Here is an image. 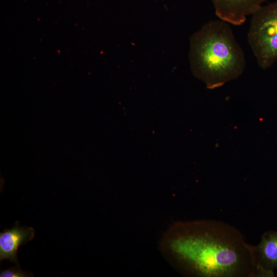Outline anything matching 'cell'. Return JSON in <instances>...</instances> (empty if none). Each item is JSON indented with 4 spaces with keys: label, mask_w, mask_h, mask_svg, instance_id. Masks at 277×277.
Instances as JSON below:
<instances>
[{
    "label": "cell",
    "mask_w": 277,
    "mask_h": 277,
    "mask_svg": "<svg viewBox=\"0 0 277 277\" xmlns=\"http://www.w3.org/2000/svg\"><path fill=\"white\" fill-rule=\"evenodd\" d=\"M189 58L192 73L209 89L237 78L246 66L242 48L223 20L210 21L193 34Z\"/></svg>",
    "instance_id": "obj_2"
},
{
    "label": "cell",
    "mask_w": 277,
    "mask_h": 277,
    "mask_svg": "<svg viewBox=\"0 0 277 277\" xmlns=\"http://www.w3.org/2000/svg\"><path fill=\"white\" fill-rule=\"evenodd\" d=\"M33 276L32 273L21 269L19 265H16V267H12L1 270L0 273L1 277H26Z\"/></svg>",
    "instance_id": "obj_7"
},
{
    "label": "cell",
    "mask_w": 277,
    "mask_h": 277,
    "mask_svg": "<svg viewBox=\"0 0 277 277\" xmlns=\"http://www.w3.org/2000/svg\"><path fill=\"white\" fill-rule=\"evenodd\" d=\"M266 0H211L216 15L228 23L240 26Z\"/></svg>",
    "instance_id": "obj_5"
},
{
    "label": "cell",
    "mask_w": 277,
    "mask_h": 277,
    "mask_svg": "<svg viewBox=\"0 0 277 277\" xmlns=\"http://www.w3.org/2000/svg\"><path fill=\"white\" fill-rule=\"evenodd\" d=\"M252 15L248 42L258 65L267 69L277 61V1Z\"/></svg>",
    "instance_id": "obj_3"
},
{
    "label": "cell",
    "mask_w": 277,
    "mask_h": 277,
    "mask_svg": "<svg viewBox=\"0 0 277 277\" xmlns=\"http://www.w3.org/2000/svg\"><path fill=\"white\" fill-rule=\"evenodd\" d=\"M16 223L12 228L0 233V261L9 260L19 265L18 249L34 238L35 230L32 227H21Z\"/></svg>",
    "instance_id": "obj_6"
},
{
    "label": "cell",
    "mask_w": 277,
    "mask_h": 277,
    "mask_svg": "<svg viewBox=\"0 0 277 277\" xmlns=\"http://www.w3.org/2000/svg\"><path fill=\"white\" fill-rule=\"evenodd\" d=\"M251 251L256 276H273L277 268V231L265 232L258 245H251Z\"/></svg>",
    "instance_id": "obj_4"
},
{
    "label": "cell",
    "mask_w": 277,
    "mask_h": 277,
    "mask_svg": "<svg viewBox=\"0 0 277 277\" xmlns=\"http://www.w3.org/2000/svg\"><path fill=\"white\" fill-rule=\"evenodd\" d=\"M160 248L167 261L184 274L256 276L251 245L237 229L221 221L176 222L163 235Z\"/></svg>",
    "instance_id": "obj_1"
}]
</instances>
